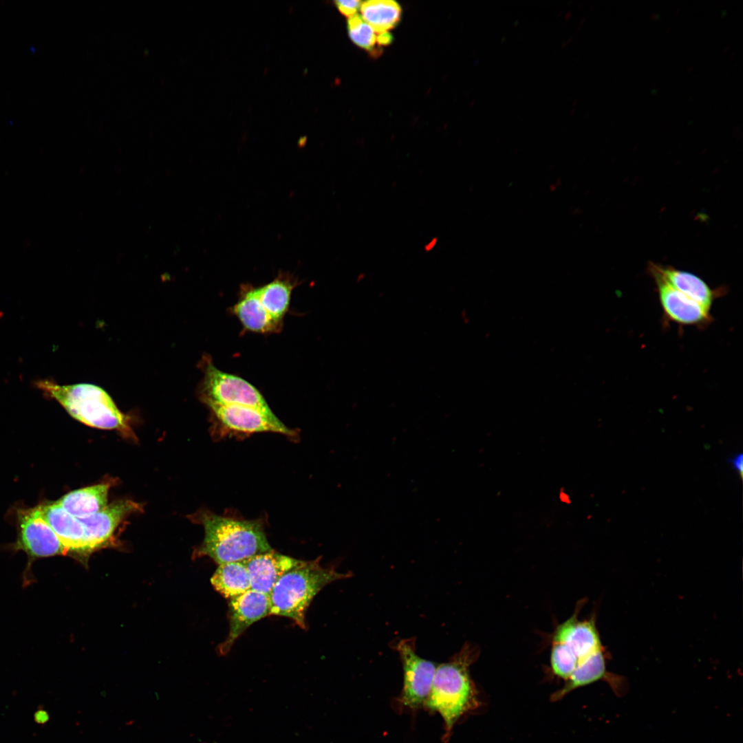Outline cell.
<instances>
[{"label": "cell", "instance_id": "obj_1", "mask_svg": "<svg viewBox=\"0 0 743 743\" xmlns=\"http://www.w3.org/2000/svg\"><path fill=\"white\" fill-rule=\"evenodd\" d=\"M479 656V647L468 642L448 662L437 666L424 706L442 718L445 742L458 720L480 707L478 691L469 671Z\"/></svg>", "mask_w": 743, "mask_h": 743}, {"label": "cell", "instance_id": "obj_2", "mask_svg": "<svg viewBox=\"0 0 743 743\" xmlns=\"http://www.w3.org/2000/svg\"><path fill=\"white\" fill-rule=\"evenodd\" d=\"M351 572H340L334 567H323L320 559L302 561L283 574L270 595V615L292 619L305 629V613L314 596L327 585L351 577Z\"/></svg>", "mask_w": 743, "mask_h": 743}, {"label": "cell", "instance_id": "obj_3", "mask_svg": "<svg viewBox=\"0 0 743 743\" xmlns=\"http://www.w3.org/2000/svg\"><path fill=\"white\" fill-rule=\"evenodd\" d=\"M202 523L204 538L200 552L218 564L242 561L272 550L257 520H237L206 513Z\"/></svg>", "mask_w": 743, "mask_h": 743}, {"label": "cell", "instance_id": "obj_4", "mask_svg": "<svg viewBox=\"0 0 743 743\" xmlns=\"http://www.w3.org/2000/svg\"><path fill=\"white\" fill-rule=\"evenodd\" d=\"M34 385L86 425L121 432L130 430L127 416L100 387L89 383L61 385L49 380H38Z\"/></svg>", "mask_w": 743, "mask_h": 743}, {"label": "cell", "instance_id": "obj_5", "mask_svg": "<svg viewBox=\"0 0 743 743\" xmlns=\"http://www.w3.org/2000/svg\"><path fill=\"white\" fill-rule=\"evenodd\" d=\"M585 600H580L572 615L558 624L551 634L550 666L552 673L565 681L580 665L605 651L596 626V615L581 621Z\"/></svg>", "mask_w": 743, "mask_h": 743}, {"label": "cell", "instance_id": "obj_6", "mask_svg": "<svg viewBox=\"0 0 743 743\" xmlns=\"http://www.w3.org/2000/svg\"><path fill=\"white\" fill-rule=\"evenodd\" d=\"M200 363L204 374L199 388L202 401L248 407L271 419H279L252 385L239 376L219 370L208 356L204 357Z\"/></svg>", "mask_w": 743, "mask_h": 743}, {"label": "cell", "instance_id": "obj_7", "mask_svg": "<svg viewBox=\"0 0 743 743\" xmlns=\"http://www.w3.org/2000/svg\"><path fill=\"white\" fill-rule=\"evenodd\" d=\"M403 670V686L400 704L416 710L424 706L429 696L437 664L416 653V639H401L395 643Z\"/></svg>", "mask_w": 743, "mask_h": 743}, {"label": "cell", "instance_id": "obj_8", "mask_svg": "<svg viewBox=\"0 0 743 743\" xmlns=\"http://www.w3.org/2000/svg\"><path fill=\"white\" fill-rule=\"evenodd\" d=\"M19 532L16 548L32 557H47L66 554L68 551L52 528L41 517L37 507L22 511L19 516Z\"/></svg>", "mask_w": 743, "mask_h": 743}, {"label": "cell", "instance_id": "obj_9", "mask_svg": "<svg viewBox=\"0 0 743 743\" xmlns=\"http://www.w3.org/2000/svg\"><path fill=\"white\" fill-rule=\"evenodd\" d=\"M215 418L226 427L241 432H274L294 435V432L279 419L273 420L263 413L244 406L203 401Z\"/></svg>", "mask_w": 743, "mask_h": 743}, {"label": "cell", "instance_id": "obj_10", "mask_svg": "<svg viewBox=\"0 0 743 743\" xmlns=\"http://www.w3.org/2000/svg\"><path fill=\"white\" fill-rule=\"evenodd\" d=\"M270 613L269 596L252 589L230 600L228 603L230 628L226 638L219 645V653L222 655L226 654L235 640L248 627L270 615Z\"/></svg>", "mask_w": 743, "mask_h": 743}, {"label": "cell", "instance_id": "obj_11", "mask_svg": "<svg viewBox=\"0 0 743 743\" xmlns=\"http://www.w3.org/2000/svg\"><path fill=\"white\" fill-rule=\"evenodd\" d=\"M650 270L656 283L661 307L668 319L687 325H704L710 321L709 311L671 286L654 264Z\"/></svg>", "mask_w": 743, "mask_h": 743}, {"label": "cell", "instance_id": "obj_12", "mask_svg": "<svg viewBox=\"0 0 743 743\" xmlns=\"http://www.w3.org/2000/svg\"><path fill=\"white\" fill-rule=\"evenodd\" d=\"M242 561L248 570L251 589L269 596L279 579L302 560L271 550Z\"/></svg>", "mask_w": 743, "mask_h": 743}, {"label": "cell", "instance_id": "obj_13", "mask_svg": "<svg viewBox=\"0 0 743 743\" xmlns=\"http://www.w3.org/2000/svg\"><path fill=\"white\" fill-rule=\"evenodd\" d=\"M37 508L68 552L87 555L91 552L80 519L68 513L56 502L39 506Z\"/></svg>", "mask_w": 743, "mask_h": 743}, {"label": "cell", "instance_id": "obj_14", "mask_svg": "<svg viewBox=\"0 0 743 743\" xmlns=\"http://www.w3.org/2000/svg\"><path fill=\"white\" fill-rule=\"evenodd\" d=\"M136 508L137 505L132 502L120 501L107 505L91 516L80 519L91 551L105 545L121 521Z\"/></svg>", "mask_w": 743, "mask_h": 743}, {"label": "cell", "instance_id": "obj_15", "mask_svg": "<svg viewBox=\"0 0 743 743\" xmlns=\"http://www.w3.org/2000/svg\"><path fill=\"white\" fill-rule=\"evenodd\" d=\"M232 310L246 330L270 333L281 329L282 324L276 321L262 305L257 288L246 287Z\"/></svg>", "mask_w": 743, "mask_h": 743}, {"label": "cell", "instance_id": "obj_16", "mask_svg": "<svg viewBox=\"0 0 743 743\" xmlns=\"http://www.w3.org/2000/svg\"><path fill=\"white\" fill-rule=\"evenodd\" d=\"M109 484H100L69 492L55 502L78 519L91 516L107 506Z\"/></svg>", "mask_w": 743, "mask_h": 743}, {"label": "cell", "instance_id": "obj_17", "mask_svg": "<svg viewBox=\"0 0 743 743\" xmlns=\"http://www.w3.org/2000/svg\"><path fill=\"white\" fill-rule=\"evenodd\" d=\"M665 280L674 289L710 311L715 292L698 276L671 267L655 265Z\"/></svg>", "mask_w": 743, "mask_h": 743}, {"label": "cell", "instance_id": "obj_18", "mask_svg": "<svg viewBox=\"0 0 743 743\" xmlns=\"http://www.w3.org/2000/svg\"><path fill=\"white\" fill-rule=\"evenodd\" d=\"M211 582L216 591L229 600L251 589L248 570L243 561L219 564Z\"/></svg>", "mask_w": 743, "mask_h": 743}, {"label": "cell", "instance_id": "obj_19", "mask_svg": "<svg viewBox=\"0 0 743 743\" xmlns=\"http://www.w3.org/2000/svg\"><path fill=\"white\" fill-rule=\"evenodd\" d=\"M295 284L286 276H279L270 283L257 288L259 299L268 313L282 324Z\"/></svg>", "mask_w": 743, "mask_h": 743}, {"label": "cell", "instance_id": "obj_20", "mask_svg": "<svg viewBox=\"0 0 743 743\" xmlns=\"http://www.w3.org/2000/svg\"><path fill=\"white\" fill-rule=\"evenodd\" d=\"M361 17L376 34L388 32L400 20L401 7L392 0H370L362 2Z\"/></svg>", "mask_w": 743, "mask_h": 743}, {"label": "cell", "instance_id": "obj_21", "mask_svg": "<svg viewBox=\"0 0 743 743\" xmlns=\"http://www.w3.org/2000/svg\"><path fill=\"white\" fill-rule=\"evenodd\" d=\"M347 32L354 44L365 50L374 51L377 34L365 22L361 15L356 14L348 18Z\"/></svg>", "mask_w": 743, "mask_h": 743}, {"label": "cell", "instance_id": "obj_22", "mask_svg": "<svg viewBox=\"0 0 743 743\" xmlns=\"http://www.w3.org/2000/svg\"><path fill=\"white\" fill-rule=\"evenodd\" d=\"M361 3L360 1H335L336 6L341 14L348 17L356 14V12L360 8Z\"/></svg>", "mask_w": 743, "mask_h": 743}, {"label": "cell", "instance_id": "obj_23", "mask_svg": "<svg viewBox=\"0 0 743 743\" xmlns=\"http://www.w3.org/2000/svg\"><path fill=\"white\" fill-rule=\"evenodd\" d=\"M730 462L732 464L733 468L737 472H738L740 474H741L742 472V468H743V456H742V455L741 453L735 455V456H733L730 460Z\"/></svg>", "mask_w": 743, "mask_h": 743}, {"label": "cell", "instance_id": "obj_24", "mask_svg": "<svg viewBox=\"0 0 743 743\" xmlns=\"http://www.w3.org/2000/svg\"><path fill=\"white\" fill-rule=\"evenodd\" d=\"M393 37L389 32L377 34V43L380 45H387L391 43Z\"/></svg>", "mask_w": 743, "mask_h": 743}, {"label": "cell", "instance_id": "obj_25", "mask_svg": "<svg viewBox=\"0 0 743 743\" xmlns=\"http://www.w3.org/2000/svg\"><path fill=\"white\" fill-rule=\"evenodd\" d=\"M438 242V239L437 237H432L429 241H428L424 244V246L423 247L424 250L425 252L431 251L433 249L435 248V247L436 246Z\"/></svg>", "mask_w": 743, "mask_h": 743}, {"label": "cell", "instance_id": "obj_26", "mask_svg": "<svg viewBox=\"0 0 743 743\" xmlns=\"http://www.w3.org/2000/svg\"><path fill=\"white\" fill-rule=\"evenodd\" d=\"M559 499L563 504H570L571 503L570 495L563 489L559 491Z\"/></svg>", "mask_w": 743, "mask_h": 743}, {"label": "cell", "instance_id": "obj_27", "mask_svg": "<svg viewBox=\"0 0 743 743\" xmlns=\"http://www.w3.org/2000/svg\"><path fill=\"white\" fill-rule=\"evenodd\" d=\"M365 277V274L364 273L359 274L358 275V277H357V279H356L357 281H360L363 280Z\"/></svg>", "mask_w": 743, "mask_h": 743}]
</instances>
